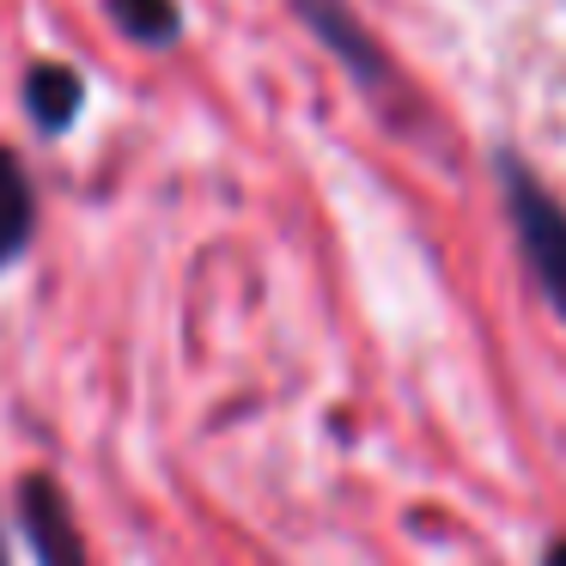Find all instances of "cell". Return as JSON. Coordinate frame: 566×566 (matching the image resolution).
Listing matches in <instances>:
<instances>
[{
    "label": "cell",
    "mask_w": 566,
    "mask_h": 566,
    "mask_svg": "<svg viewBox=\"0 0 566 566\" xmlns=\"http://www.w3.org/2000/svg\"><path fill=\"white\" fill-rule=\"evenodd\" d=\"M104 19L116 25V38L153 55L184 43V0H104Z\"/></svg>",
    "instance_id": "8992f818"
},
{
    "label": "cell",
    "mask_w": 566,
    "mask_h": 566,
    "mask_svg": "<svg viewBox=\"0 0 566 566\" xmlns=\"http://www.w3.org/2000/svg\"><path fill=\"white\" fill-rule=\"evenodd\" d=\"M542 566H566V536H554L548 548H542Z\"/></svg>",
    "instance_id": "52a82bcc"
},
{
    "label": "cell",
    "mask_w": 566,
    "mask_h": 566,
    "mask_svg": "<svg viewBox=\"0 0 566 566\" xmlns=\"http://www.w3.org/2000/svg\"><path fill=\"white\" fill-rule=\"evenodd\" d=\"M19 104H25L38 135L62 140L67 128L86 116V74H80L74 62H31L25 86H19Z\"/></svg>",
    "instance_id": "277c9868"
},
{
    "label": "cell",
    "mask_w": 566,
    "mask_h": 566,
    "mask_svg": "<svg viewBox=\"0 0 566 566\" xmlns=\"http://www.w3.org/2000/svg\"><path fill=\"white\" fill-rule=\"evenodd\" d=\"M0 566H13V560H7V536H0Z\"/></svg>",
    "instance_id": "ba28073f"
},
{
    "label": "cell",
    "mask_w": 566,
    "mask_h": 566,
    "mask_svg": "<svg viewBox=\"0 0 566 566\" xmlns=\"http://www.w3.org/2000/svg\"><path fill=\"white\" fill-rule=\"evenodd\" d=\"M13 512H19V536H25V548H31L38 566H92L86 536H80V517H74V500H67V488L55 475L31 469V475L19 481Z\"/></svg>",
    "instance_id": "3957f363"
},
{
    "label": "cell",
    "mask_w": 566,
    "mask_h": 566,
    "mask_svg": "<svg viewBox=\"0 0 566 566\" xmlns=\"http://www.w3.org/2000/svg\"><path fill=\"white\" fill-rule=\"evenodd\" d=\"M293 13H298V25L342 62V74L354 80L366 98L384 104L396 86H402V67L390 62V50L378 43V31L354 13V0H293Z\"/></svg>",
    "instance_id": "7a4b0ae2"
},
{
    "label": "cell",
    "mask_w": 566,
    "mask_h": 566,
    "mask_svg": "<svg viewBox=\"0 0 566 566\" xmlns=\"http://www.w3.org/2000/svg\"><path fill=\"white\" fill-rule=\"evenodd\" d=\"M38 238V189H31V171L7 140H0V274L19 269Z\"/></svg>",
    "instance_id": "5b68a950"
},
{
    "label": "cell",
    "mask_w": 566,
    "mask_h": 566,
    "mask_svg": "<svg viewBox=\"0 0 566 566\" xmlns=\"http://www.w3.org/2000/svg\"><path fill=\"white\" fill-rule=\"evenodd\" d=\"M493 177H500V196H505V220H512L517 238V256H524L530 281H536L542 305L566 323V208L512 147L493 153Z\"/></svg>",
    "instance_id": "6da1fadb"
}]
</instances>
